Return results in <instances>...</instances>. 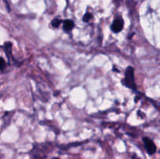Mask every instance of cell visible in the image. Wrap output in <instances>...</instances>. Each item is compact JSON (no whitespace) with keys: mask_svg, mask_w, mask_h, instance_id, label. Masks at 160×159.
Wrapping results in <instances>:
<instances>
[{"mask_svg":"<svg viewBox=\"0 0 160 159\" xmlns=\"http://www.w3.org/2000/svg\"><path fill=\"white\" fill-rule=\"evenodd\" d=\"M122 84L127 88L136 91L137 86L134 81V70L132 66H128L126 70L124 79H123Z\"/></svg>","mask_w":160,"mask_h":159,"instance_id":"6da1fadb","label":"cell"},{"mask_svg":"<svg viewBox=\"0 0 160 159\" xmlns=\"http://www.w3.org/2000/svg\"><path fill=\"white\" fill-rule=\"evenodd\" d=\"M143 141H144L145 149H146L147 152H148L149 155H153V154L156 153V146L154 143V142L152 141L150 138H148V137H144V138H143Z\"/></svg>","mask_w":160,"mask_h":159,"instance_id":"7a4b0ae2","label":"cell"},{"mask_svg":"<svg viewBox=\"0 0 160 159\" xmlns=\"http://www.w3.org/2000/svg\"><path fill=\"white\" fill-rule=\"evenodd\" d=\"M124 20L121 17H116L112 22V26H111V30L114 33H119L123 30L124 28Z\"/></svg>","mask_w":160,"mask_h":159,"instance_id":"3957f363","label":"cell"},{"mask_svg":"<svg viewBox=\"0 0 160 159\" xmlns=\"http://www.w3.org/2000/svg\"><path fill=\"white\" fill-rule=\"evenodd\" d=\"M74 27V23L71 20H65L63 21V29L65 31H70Z\"/></svg>","mask_w":160,"mask_h":159,"instance_id":"277c9868","label":"cell"},{"mask_svg":"<svg viewBox=\"0 0 160 159\" xmlns=\"http://www.w3.org/2000/svg\"><path fill=\"white\" fill-rule=\"evenodd\" d=\"M4 48L6 56L8 58V59H10V56H12V43L10 42H6L4 45Z\"/></svg>","mask_w":160,"mask_h":159,"instance_id":"5b68a950","label":"cell"},{"mask_svg":"<svg viewBox=\"0 0 160 159\" xmlns=\"http://www.w3.org/2000/svg\"><path fill=\"white\" fill-rule=\"evenodd\" d=\"M63 21L60 19H58V18H56V19H54V20H52V26L53 27L55 28H57L60 27V25L61 24V23H62Z\"/></svg>","mask_w":160,"mask_h":159,"instance_id":"8992f818","label":"cell"},{"mask_svg":"<svg viewBox=\"0 0 160 159\" xmlns=\"http://www.w3.org/2000/svg\"><path fill=\"white\" fill-rule=\"evenodd\" d=\"M92 18V15L90 13H86L83 16V21L84 22H88Z\"/></svg>","mask_w":160,"mask_h":159,"instance_id":"52a82bcc","label":"cell"},{"mask_svg":"<svg viewBox=\"0 0 160 159\" xmlns=\"http://www.w3.org/2000/svg\"><path fill=\"white\" fill-rule=\"evenodd\" d=\"M6 66V63L5 62V60L3 58L0 57V70H5V68Z\"/></svg>","mask_w":160,"mask_h":159,"instance_id":"ba28073f","label":"cell"},{"mask_svg":"<svg viewBox=\"0 0 160 159\" xmlns=\"http://www.w3.org/2000/svg\"><path fill=\"white\" fill-rule=\"evenodd\" d=\"M4 2L6 3V8H7V10H8L9 12H10V6H9L8 2H7V0H4Z\"/></svg>","mask_w":160,"mask_h":159,"instance_id":"9c48e42d","label":"cell"}]
</instances>
